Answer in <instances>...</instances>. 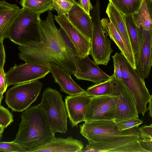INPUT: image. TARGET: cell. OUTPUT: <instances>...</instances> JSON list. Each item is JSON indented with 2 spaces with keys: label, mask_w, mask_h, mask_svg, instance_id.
<instances>
[{
  "label": "cell",
  "mask_w": 152,
  "mask_h": 152,
  "mask_svg": "<svg viewBox=\"0 0 152 152\" xmlns=\"http://www.w3.org/2000/svg\"><path fill=\"white\" fill-rule=\"evenodd\" d=\"M5 128L3 126H0V133H3Z\"/></svg>",
  "instance_id": "obj_40"
},
{
  "label": "cell",
  "mask_w": 152,
  "mask_h": 152,
  "mask_svg": "<svg viewBox=\"0 0 152 152\" xmlns=\"http://www.w3.org/2000/svg\"><path fill=\"white\" fill-rule=\"evenodd\" d=\"M21 118L13 142L28 150L43 145L55 138L40 104L26 109Z\"/></svg>",
  "instance_id": "obj_2"
},
{
  "label": "cell",
  "mask_w": 152,
  "mask_h": 152,
  "mask_svg": "<svg viewBox=\"0 0 152 152\" xmlns=\"http://www.w3.org/2000/svg\"><path fill=\"white\" fill-rule=\"evenodd\" d=\"M21 10L15 4L0 1V41L8 38L12 25Z\"/></svg>",
  "instance_id": "obj_20"
},
{
  "label": "cell",
  "mask_w": 152,
  "mask_h": 152,
  "mask_svg": "<svg viewBox=\"0 0 152 152\" xmlns=\"http://www.w3.org/2000/svg\"><path fill=\"white\" fill-rule=\"evenodd\" d=\"M139 142L141 147L147 152H152V141L145 140L140 135Z\"/></svg>",
  "instance_id": "obj_34"
},
{
  "label": "cell",
  "mask_w": 152,
  "mask_h": 152,
  "mask_svg": "<svg viewBox=\"0 0 152 152\" xmlns=\"http://www.w3.org/2000/svg\"><path fill=\"white\" fill-rule=\"evenodd\" d=\"M106 12L109 20L121 36L129 54L135 59L126 29L125 15L110 2L108 4Z\"/></svg>",
  "instance_id": "obj_21"
},
{
  "label": "cell",
  "mask_w": 152,
  "mask_h": 152,
  "mask_svg": "<svg viewBox=\"0 0 152 152\" xmlns=\"http://www.w3.org/2000/svg\"><path fill=\"white\" fill-rule=\"evenodd\" d=\"M113 59L114 70L113 74L119 79L122 81V71L120 64L115 59Z\"/></svg>",
  "instance_id": "obj_36"
},
{
  "label": "cell",
  "mask_w": 152,
  "mask_h": 152,
  "mask_svg": "<svg viewBox=\"0 0 152 152\" xmlns=\"http://www.w3.org/2000/svg\"><path fill=\"white\" fill-rule=\"evenodd\" d=\"M143 123L139 118L134 117L116 123L118 129L120 131L134 127H138Z\"/></svg>",
  "instance_id": "obj_30"
},
{
  "label": "cell",
  "mask_w": 152,
  "mask_h": 152,
  "mask_svg": "<svg viewBox=\"0 0 152 152\" xmlns=\"http://www.w3.org/2000/svg\"><path fill=\"white\" fill-rule=\"evenodd\" d=\"M62 95L56 90L48 87L43 91L39 104L54 133H66L68 115Z\"/></svg>",
  "instance_id": "obj_4"
},
{
  "label": "cell",
  "mask_w": 152,
  "mask_h": 152,
  "mask_svg": "<svg viewBox=\"0 0 152 152\" xmlns=\"http://www.w3.org/2000/svg\"><path fill=\"white\" fill-rule=\"evenodd\" d=\"M8 87L5 73L3 67H0V92L3 94Z\"/></svg>",
  "instance_id": "obj_33"
},
{
  "label": "cell",
  "mask_w": 152,
  "mask_h": 152,
  "mask_svg": "<svg viewBox=\"0 0 152 152\" xmlns=\"http://www.w3.org/2000/svg\"><path fill=\"white\" fill-rule=\"evenodd\" d=\"M72 0L73 5L67 14L68 19L79 31L91 40L93 29L91 17L76 0Z\"/></svg>",
  "instance_id": "obj_18"
},
{
  "label": "cell",
  "mask_w": 152,
  "mask_h": 152,
  "mask_svg": "<svg viewBox=\"0 0 152 152\" xmlns=\"http://www.w3.org/2000/svg\"><path fill=\"white\" fill-rule=\"evenodd\" d=\"M152 96H151L150 99L149 101V105L148 107L147 108L148 110H149V116L151 117H152Z\"/></svg>",
  "instance_id": "obj_39"
},
{
  "label": "cell",
  "mask_w": 152,
  "mask_h": 152,
  "mask_svg": "<svg viewBox=\"0 0 152 152\" xmlns=\"http://www.w3.org/2000/svg\"><path fill=\"white\" fill-rule=\"evenodd\" d=\"M103 30L107 36L115 43L121 52L131 66L135 69V59L130 55L120 34L109 19L103 18L101 20Z\"/></svg>",
  "instance_id": "obj_22"
},
{
  "label": "cell",
  "mask_w": 152,
  "mask_h": 152,
  "mask_svg": "<svg viewBox=\"0 0 152 152\" xmlns=\"http://www.w3.org/2000/svg\"><path fill=\"white\" fill-rule=\"evenodd\" d=\"M13 121L12 114L9 110L0 105V125L6 128Z\"/></svg>",
  "instance_id": "obj_31"
},
{
  "label": "cell",
  "mask_w": 152,
  "mask_h": 152,
  "mask_svg": "<svg viewBox=\"0 0 152 152\" xmlns=\"http://www.w3.org/2000/svg\"><path fill=\"white\" fill-rule=\"evenodd\" d=\"M5 59L6 55L3 42L0 41V67H4Z\"/></svg>",
  "instance_id": "obj_37"
},
{
  "label": "cell",
  "mask_w": 152,
  "mask_h": 152,
  "mask_svg": "<svg viewBox=\"0 0 152 152\" xmlns=\"http://www.w3.org/2000/svg\"><path fill=\"white\" fill-rule=\"evenodd\" d=\"M91 11L93 29L89 54L96 64L106 66L110 61L113 50L111 47V40L105 34L102 28L99 0H96Z\"/></svg>",
  "instance_id": "obj_6"
},
{
  "label": "cell",
  "mask_w": 152,
  "mask_h": 152,
  "mask_svg": "<svg viewBox=\"0 0 152 152\" xmlns=\"http://www.w3.org/2000/svg\"><path fill=\"white\" fill-rule=\"evenodd\" d=\"M48 65L55 83L59 85L61 92L70 96L86 93V90L74 81L71 75L65 69L54 63H49Z\"/></svg>",
  "instance_id": "obj_17"
},
{
  "label": "cell",
  "mask_w": 152,
  "mask_h": 152,
  "mask_svg": "<svg viewBox=\"0 0 152 152\" xmlns=\"http://www.w3.org/2000/svg\"><path fill=\"white\" fill-rule=\"evenodd\" d=\"M3 97V94L0 92V105H1V101Z\"/></svg>",
  "instance_id": "obj_41"
},
{
  "label": "cell",
  "mask_w": 152,
  "mask_h": 152,
  "mask_svg": "<svg viewBox=\"0 0 152 152\" xmlns=\"http://www.w3.org/2000/svg\"><path fill=\"white\" fill-rule=\"evenodd\" d=\"M43 86L38 80L16 85L6 93V104L13 111L23 112L36 100Z\"/></svg>",
  "instance_id": "obj_8"
},
{
  "label": "cell",
  "mask_w": 152,
  "mask_h": 152,
  "mask_svg": "<svg viewBox=\"0 0 152 152\" xmlns=\"http://www.w3.org/2000/svg\"><path fill=\"white\" fill-rule=\"evenodd\" d=\"M113 90L111 79L95 84L88 87L86 93L92 96L110 95Z\"/></svg>",
  "instance_id": "obj_27"
},
{
  "label": "cell",
  "mask_w": 152,
  "mask_h": 152,
  "mask_svg": "<svg viewBox=\"0 0 152 152\" xmlns=\"http://www.w3.org/2000/svg\"><path fill=\"white\" fill-rule=\"evenodd\" d=\"M49 10L45 20H40L39 37L25 45H19L20 58L25 63L48 64L54 63L71 75L80 70V58L63 30L55 25Z\"/></svg>",
  "instance_id": "obj_1"
},
{
  "label": "cell",
  "mask_w": 152,
  "mask_h": 152,
  "mask_svg": "<svg viewBox=\"0 0 152 152\" xmlns=\"http://www.w3.org/2000/svg\"><path fill=\"white\" fill-rule=\"evenodd\" d=\"M92 97L84 93L66 96L65 98L68 117L72 127L77 126L79 123L85 121L88 107Z\"/></svg>",
  "instance_id": "obj_15"
},
{
  "label": "cell",
  "mask_w": 152,
  "mask_h": 152,
  "mask_svg": "<svg viewBox=\"0 0 152 152\" xmlns=\"http://www.w3.org/2000/svg\"><path fill=\"white\" fill-rule=\"evenodd\" d=\"M83 142L72 137L55 138L43 145L27 150V152H82Z\"/></svg>",
  "instance_id": "obj_16"
},
{
  "label": "cell",
  "mask_w": 152,
  "mask_h": 152,
  "mask_svg": "<svg viewBox=\"0 0 152 152\" xmlns=\"http://www.w3.org/2000/svg\"><path fill=\"white\" fill-rule=\"evenodd\" d=\"M133 21L138 27L142 30H152V17L148 12L145 0H143L138 10L132 15Z\"/></svg>",
  "instance_id": "obj_24"
},
{
  "label": "cell",
  "mask_w": 152,
  "mask_h": 152,
  "mask_svg": "<svg viewBox=\"0 0 152 152\" xmlns=\"http://www.w3.org/2000/svg\"><path fill=\"white\" fill-rule=\"evenodd\" d=\"M80 70L77 71L73 75L76 79L92 82L98 83L111 78L103 72L88 56L79 60Z\"/></svg>",
  "instance_id": "obj_19"
},
{
  "label": "cell",
  "mask_w": 152,
  "mask_h": 152,
  "mask_svg": "<svg viewBox=\"0 0 152 152\" xmlns=\"http://www.w3.org/2000/svg\"><path fill=\"white\" fill-rule=\"evenodd\" d=\"M78 3L82 8L88 14L93 9V7L90 0H78Z\"/></svg>",
  "instance_id": "obj_35"
},
{
  "label": "cell",
  "mask_w": 152,
  "mask_h": 152,
  "mask_svg": "<svg viewBox=\"0 0 152 152\" xmlns=\"http://www.w3.org/2000/svg\"><path fill=\"white\" fill-rule=\"evenodd\" d=\"M49 72L48 65L25 63L15 65L5 73L8 86L43 78Z\"/></svg>",
  "instance_id": "obj_11"
},
{
  "label": "cell",
  "mask_w": 152,
  "mask_h": 152,
  "mask_svg": "<svg viewBox=\"0 0 152 152\" xmlns=\"http://www.w3.org/2000/svg\"><path fill=\"white\" fill-rule=\"evenodd\" d=\"M22 8L39 14L52 10V0H21Z\"/></svg>",
  "instance_id": "obj_25"
},
{
  "label": "cell",
  "mask_w": 152,
  "mask_h": 152,
  "mask_svg": "<svg viewBox=\"0 0 152 152\" xmlns=\"http://www.w3.org/2000/svg\"><path fill=\"white\" fill-rule=\"evenodd\" d=\"M140 136L145 140L152 141V124L139 128Z\"/></svg>",
  "instance_id": "obj_32"
},
{
  "label": "cell",
  "mask_w": 152,
  "mask_h": 152,
  "mask_svg": "<svg viewBox=\"0 0 152 152\" xmlns=\"http://www.w3.org/2000/svg\"><path fill=\"white\" fill-rule=\"evenodd\" d=\"M40 15L22 8L12 25L8 38L18 45H25L37 39Z\"/></svg>",
  "instance_id": "obj_5"
},
{
  "label": "cell",
  "mask_w": 152,
  "mask_h": 152,
  "mask_svg": "<svg viewBox=\"0 0 152 152\" xmlns=\"http://www.w3.org/2000/svg\"><path fill=\"white\" fill-rule=\"evenodd\" d=\"M112 57L120 64L122 71V80L131 94L139 113L143 116L148 110L147 105L152 95L147 88L144 79L136 71L121 53L116 52Z\"/></svg>",
  "instance_id": "obj_3"
},
{
  "label": "cell",
  "mask_w": 152,
  "mask_h": 152,
  "mask_svg": "<svg viewBox=\"0 0 152 152\" xmlns=\"http://www.w3.org/2000/svg\"><path fill=\"white\" fill-rule=\"evenodd\" d=\"M27 149L13 141L2 142L0 141V151L11 152H27Z\"/></svg>",
  "instance_id": "obj_29"
},
{
  "label": "cell",
  "mask_w": 152,
  "mask_h": 152,
  "mask_svg": "<svg viewBox=\"0 0 152 152\" xmlns=\"http://www.w3.org/2000/svg\"><path fill=\"white\" fill-rule=\"evenodd\" d=\"M125 17L126 29L135 59L139 49L142 29L134 24L132 15H125Z\"/></svg>",
  "instance_id": "obj_23"
},
{
  "label": "cell",
  "mask_w": 152,
  "mask_h": 152,
  "mask_svg": "<svg viewBox=\"0 0 152 152\" xmlns=\"http://www.w3.org/2000/svg\"><path fill=\"white\" fill-rule=\"evenodd\" d=\"M117 101V96L115 95L92 96L88 107L85 121H114Z\"/></svg>",
  "instance_id": "obj_12"
},
{
  "label": "cell",
  "mask_w": 152,
  "mask_h": 152,
  "mask_svg": "<svg viewBox=\"0 0 152 152\" xmlns=\"http://www.w3.org/2000/svg\"><path fill=\"white\" fill-rule=\"evenodd\" d=\"M0 126H1L0 125Z\"/></svg>",
  "instance_id": "obj_42"
},
{
  "label": "cell",
  "mask_w": 152,
  "mask_h": 152,
  "mask_svg": "<svg viewBox=\"0 0 152 152\" xmlns=\"http://www.w3.org/2000/svg\"><path fill=\"white\" fill-rule=\"evenodd\" d=\"M52 9L57 12L58 16L66 15L73 5L72 0H52Z\"/></svg>",
  "instance_id": "obj_28"
},
{
  "label": "cell",
  "mask_w": 152,
  "mask_h": 152,
  "mask_svg": "<svg viewBox=\"0 0 152 152\" xmlns=\"http://www.w3.org/2000/svg\"><path fill=\"white\" fill-rule=\"evenodd\" d=\"M143 0H109L118 10L125 15H132L137 11Z\"/></svg>",
  "instance_id": "obj_26"
},
{
  "label": "cell",
  "mask_w": 152,
  "mask_h": 152,
  "mask_svg": "<svg viewBox=\"0 0 152 152\" xmlns=\"http://www.w3.org/2000/svg\"><path fill=\"white\" fill-rule=\"evenodd\" d=\"M113 90L110 95L117 96L115 123L138 117L136 104L129 89L113 73L110 76Z\"/></svg>",
  "instance_id": "obj_10"
},
{
  "label": "cell",
  "mask_w": 152,
  "mask_h": 152,
  "mask_svg": "<svg viewBox=\"0 0 152 152\" xmlns=\"http://www.w3.org/2000/svg\"><path fill=\"white\" fill-rule=\"evenodd\" d=\"M54 20L64 31L80 58H83L88 56L91 48V40L71 23L66 15H55Z\"/></svg>",
  "instance_id": "obj_13"
},
{
  "label": "cell",
  "mask_w": 152,
  "mask_h": 152,
  "mask_svg": "<svg viewBox=\"0 0 152 152\" xmlns=\"http://www.w3.org/2000/svg\"><path fill=\"white\" fill-rule=\"evenodd\" d=\"M140 135H123L100 142H88L82 152H147L140 144Z\"/></svg>",
  "instance_id": "obj_9"
},
{
  "label": "cell",
  "mask_w": 152,
  "mask_h": 152,
  "mask_svg": "<svg viewBox=\"0 0 152 152\" xmlns=\"http://www.w3.org/2000/svg\"><path fill=\"white\" fill-rule=\"evenodd\" d=\"M145 1L148 12L152 17V0H145Z\"/></svg>",
  "instance_id": "obj_38"
},
{
  "label": "cell",
  "mask_w": 152,
  "mask_h": 152,
  "mask_svg": "<svg viewBox=\"0 0 152 152\" xmlns=\"http://www.w3.org/2000/svg\"><path fill=\"white\" fill-rule=\"evenodd\" d=\"M79 127L80 134L88 140V142H104L123 135H140L138 127L121 132L118 129L116 123L113 121H85Z\"/></svg>",
  "instance_id": "obj_7"
},
{
  "label": "cell",
  "mask_w": 152,
  "mask_h": 152,
  "mask_svg": "<svg viewBox=\"0 0 152 152\" xmlns=\"http://www.w3.org/2000/svg\"><path fill=\"white\" fill-rule=\"evenodd\" d=\"M152 30L142 29L135 70L144 79L148 77L152 65Z\"/></svg>",
  "instance_id": "obj_14"
}]
</instances>
